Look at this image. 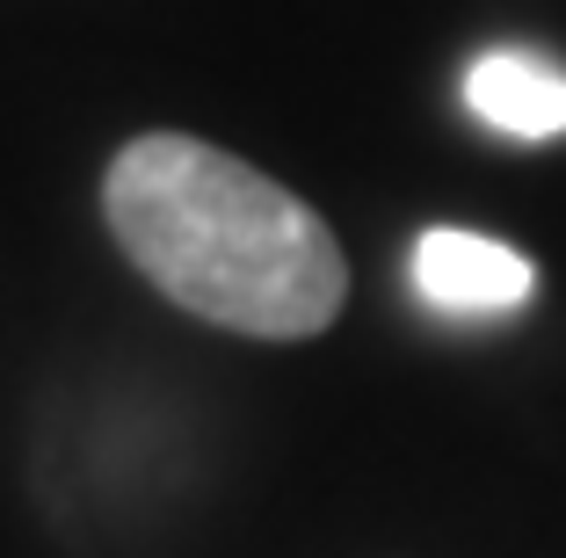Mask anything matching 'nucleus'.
<instances>
[{"instance_id":"f257e3e1","label":"nucleus","mask_w":566,"mask_h":558,"mask_svg":"<svg viewBox=\"0 0 566 558\" xmlns=\"http://www.w3.org/2000/svg\"><path fill=\"white\" fill-rule=\"evenodd\" d=\"M102 218L153 291L254 341H305L349 297L327 218L189 131L132 138L102 175Z\"/></svg>"},{"instance_id":"7ed1b4c3","label":"nucleus","mask_w":566,"mask_h":558,"mask_svg":"<svg viewBox=\"0 0 566 558\" xmlns=\"http://www.w3.org/2000/svg\"><path fill=\"white\" fill-rule=\"evenodd\" d=\"M465 102L480 124L509 138H559L566 131V66H552L545 51H523V44H501L480 51L465 66Z\"/></svg>"},{"instance_id":"f03ea898","label":"nucleus","mask_w":566,"mask_h":558,"mask_svg":"<svg viewBox=\"0 0 566 558\" xmlns=\"http://www.w3.org/2000/svg\"><path fill=\"white\" fill-rule=\"evenodd\" d=\"M415 283L436 313H516L531 297V262L516 246L486 240V232H458V225H429L415 240Z\"/></svg>"}]
</instances>
